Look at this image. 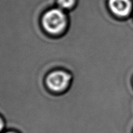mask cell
I'll return each mask as SVG.
<instances>
[{"instance_id": "1", "label": "cell", "mask_w": 133, "mask_h": 133, "mask_svg": "<svg viewBox=\"0 0 133 133\" xmlns=\"http://www.w3.org/2000/svg\"><path fill=\"white\" fill-rule=\"evenodd\" d=\"M44 30L53 36L61 35L66 31L68 25L67 12L58 6L45 12L42 18Z\"/></svg>"}, {"instance_id": "2", "label": "cell", "mask_w": 133, "mask_h": 133, "mask_svg": "<svg viewBox=\"0 0 133 133\" xmlns=\"http://www.w3.org/2000/svg\"><path fill=\"white\" fill-rule=\"evenodd\" d=\"M72 81V75L63 70H56L48 75L45 80L49 90L55 93L66 92Z\"/></svg>"}, {"instance_id": "3", "label": "cell", "mask_w": 133, "mask_h": 133, "mask_svg": "<svg viewBox=\"0 0 133 133\" xmlns=\"http://www.w3.org/2000/svg\"><path fill=\"white\" fill-rule=\"evenodd\" d=\"M110 11L116 16L126 18L133 13L132 0H108Z\"/></svg>"}, {"instance_id": "4", "label": "cell", "mask_w": 133, "mask_h": 133, "mask_svg": "<svg viewBox=\"0 0 133 133\" xmlns=\"http://www.w3.org/2000/svg\"><path fill=\"white\" fill-rule=\"evenodd\" d=\"M77 0H57V5L58 8L67 12L75 7Z\"/></svg>"}, {"instance_id": "5", "label": "cell", "mask_w": 133, "mask_h": 133, "mask_svg": "<svg viewBox=\"0 0 133 133\" xmlns=\"http://www.w3.org/2000/svg\"><path fill=\"white\" fill-rule=\"evenodd\" d=\"M5 126V122L2 118L0 117V132H1L3 131V130L4 129Z\"/></svg>"}, {"instance_id": "6", "label": "cell", "mask_w": 133, "mask_h": 133, "mask_svg": "<svg viewBox=\"0 0 133 133\" xmlns=\"http://www.w3.org/2000/svg\"><path fill=\"white\" fill-rule=\"evenodd\" d=\"M3 133H18V132H16V131H5V132H4Z\"/></svg>"}]
</instances>
